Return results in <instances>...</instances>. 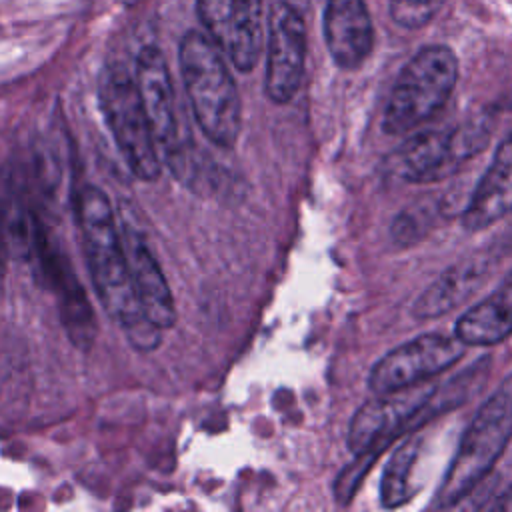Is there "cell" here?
<instances>
[{
	"label": "cell",
	"mask_w": 512,
	"mask_h": 512,
	"mask_svg": "<svg viewBox=\"0 0 512 512\" xmlns=\"http://www.w3.org/2000/svg\"><path fill=\"white\" fill-rule=\"evenodd\" d=\"M76 216L86 264L100 304L124 330L136 350H154L160 344L162 330L140 308L128 254L108 196L98 186H84L76 200Z\"/></svg>",
	"instance_id": "cell-1"
},
{
	"label": "cell",
	"mask_w": 512,
	"mask_h": 512,
	"mask_svg": "<svg viewBox=\"0 0 512 512\" xmlns=\"http://www.w3.org/2000/svg\"><path fill=\"white\" fill-rule=\"evenodd\" d=\"M184 88L202 134L230 148L242 128V102L220 48L202 32L190 30L178 50Z\"/></svg>",
	"instance_id": "cell-2"
},
{
	"label": "cell",
	"mask_w": 512,
	"mask_h": 512,
	"mask_svg": "<svg viewBox=\"0 0 512 512\" xmlns=\"http://www.w3.org/2000/svg\"><path fill=\"white\" fill-rule=\"evenodd\" d=\"M512 440V374L480 406L436 490L432 508L464 500L492 470Z\"/></svg>",
	"instance_id": "cell-3"
},
{
	"label": "cell",
	"mask_w": 512,
	"mask_h": 512,
	"mask_svg": "<svg viewBox=\"0 0 512 512\" xmlns=\"http://www.w3.org/2000/svg\"><path fill=\"white\" fill-rule=\"evenodd\" d=\"M458 80V58L442 44L418 50L398 74L384 108L382 128L404 134L430 120L448 102Z\"/></svg>",
	"instance_id": "cell-4"
},
{
	"label": "cell",
	"mask_w": 512,
	"mask_h": 512,
	"mask_svg": "<svg viewBox=\"0 0 512 512\" xmlns=\"http://www.w3.org/2000/svg\"><path fill=\"white\" fill-rule=\"evenodd\" d=\"M98 100L116 146L132 174L146 182L156 180L162 172V158L134 74L122 66L102 70Z\"/></svg>",
	"instance_id": "cell-5"
},
{
	"label": "cell",
	"mask_w": 512,
	"mask_h": 512,
	"mask_svg": "<svg viewBox=\"0 0 512 512\" xmlns=\"http://www.w3.org/2000/svg\"><path fill=\"white\" fill-rule=\"evenodd\" d=\"M490 128L482 120L456 128L428 130L406 140L390 158L392 170L406 182L430 184L454 174L486 148Z\"/></svg>",
	"instance_id": "cell-6"
},
{
	"label": "cell",
	"mask_w": 512,
	"mask_h": 512,
	"mask_svg": "<svg viewBox=\"0 0 512 512\" xmlns=\"http://www.w3.org/2000/svg\"><path fill=\"white\" fill-rule=\"evenodd\" d=\"M134 80L162 162H166L178 178H186L192 170L190 142H186L180 132L170 70L164 54L156 46H144L138 52Z\"/></svg>",
	"instance_id": "cell-7"
},
{
	"label": "cell",
	"mask_w": 512,
	"mask_h": 512,
	"mask_svg": "<svg viewBox=\"0 0 512 512\" xmlns=\"http://www.w3.org/2000/svg\"><path fill=\"white\" fill-rule=\"evenodd\" d=\"M464 350L466 344L456 334H422L382 356L370 370L368 386L374 394H390L428 382L456 364Z\"/></svg>",
	"instance_id": "cell-8"
},
{
	"label": "cell",
	"mask_w": 512,
	"mask_h": 512,
	"mask_svg": "<svg viewBox=\"0 0 512 512\" xmlns=\"http://www.w3.org/2000/svg\"><path fill=\"white\" fill-rule=\"evenodd\" d=\"M306 62V26L300 12L276 2L268 14L264 90L276 104H286L300 88Z\"/></svg>",
	"instance_id": "cell-9"
},
{
	"label": "cell",
	"mask_w": 512,
	"mask_h": 512,
	"mask_svg": "<svg viewBox=\"0 0 512 512\" xmlns=\"http://www.w3.org/2000/svg\"><path fill=\"white\" fill-rule=\"evenodd\" d=\"M198 16L220 52L250 72L262 52L260 12L254 0H198Z\"/></svg>",
	"instance_id": "cell-10"
},
{
	"label": "cell",
	"mask_w": 512,
	"mask_h": 512,
	"mask_svg": "<svg viewBox=\"0 0 512 512\" xmlns=\"http://www.w3.org/2000/svg\"><path fill=\"white\" fill-rule=\"evenodd\" d=\"M34 260L40 268L44 282L54 286L58 294L60 318L68 332V338L78 348L88 350L96 338V318L74 270L50 238L44 240Z\"/></svg>",
	"instance_id": "cell-11"
},
{
	"label": "cell",
	"mask_w": 512,
	"mask_h": 512,
	"mask_svg": "<svg viewBox=\"0 0 512 512\" xmlns=\"http://www.w3.org/2000/svg\"><path fill=\"white\" fill-rule=\"evenodd\" d=\"M324 40L340 68H358L370 56L374 44V26L364 0H328Z\"/></svg>",
	"instance_id": "cell-12"
},
{
	"label": "cell",
	"mask_w": 512,
	"mask_h": 512,
	"mask_svg": "<svg viewBox=\"0 0 512 512\" xmlns=\"http://www.w3.org/2000/svg\"><path fill=\"white\" fill-rule=\"evenodd\" d=\"M122 240L130 262L136 298L140 302L142 312L160 330L172 328L176 322V306L158 260L154 258L146 242L132 228L124 230Z\"/></svg>",
	"instance_id": "cell-13"
},
{
	"label": "cell",
	"mask_w": 512,
	"mask_h": 512,
	"mask_svg": "<svg viewBox=\"0 0 512 512\" xmlns=\"http://www.w3.org/2000/svg\"><path fill=\"white\" fill-rule=\"evenodd\" d=\"M512 210V134H508L488 170L474 188L464 214L462 226L468 232H480Z\"/></svg>",
	"instance_id": "cell-14"
},
{
	"label": "cell",
	"mask_w": 512,
	"mask_h": 512,
	"mask_svg": "<svg viewBox=\"0 0 512 512\" xmlns=\"http://www.w3.org/2000/svg\"><path fill=\"white\" fill-rule=\"evenodd\" d=\"M490 262L484 258H468L444 270L416 300L412 314L420 320L438 318L464 300H468L476 288L488 278Z\"/></svg>",
	"instance_id": "cell-15"
},
{
	"label": "cell",
	"mask_w": 512,
	"mask_h": 512,
	"mask_svg": "<svg viewBox=\"0 0 512 512\" xmlns=\"http://www.w3.org/2000/svg\"><path fill=\"white\" fill-rule=\"evenodd\" d=\"M0 232L18 258L34 260L46 234L38 216L28 204L20 180L10 172H0Z\"/></svg>",
	"instance_id": "cell-16"
},
{
	"label": "cell",
	"mask_w": 512,
	"mask_h": 512,
	"mask_svg": "<svg viewBox=\"0 0 512 512\" xmlns=\"http://www.w3.org/2000/svg\"><path fill=\"white\" fill-rule=\"evenodd\" d=\"M512 332V274L480 304L468 308L456 322L454 334L466 346H494Z\"/></svg>",
	"instance_id": "cell-17"
},
{
	"label": "cell",
	"mask_w": 512,
	"mask_h": 512,
	"mask_svg": "<svg viewBox=\"0 0 512 512\" xmlns=\"http://www.w3.org/2000/svg\"><path fill=\"white\" fill-rule=\"evenodd\" d=\"M420 444V438L412 434L390 456L380 482V502L384 508H398L412 498V474Z\"/></svg>",
	"instance_id": "cell-18"
},
{
	"label": "cell",
	"mask_w": 512,
	"mask_h": 512,
	"mask_svg": "<svg viewBox=\"0 0 512 512\" xmlns=\"http://www.w3.org/2000/svg\"><path fill=\"white\" fill-rule=\"evenodd\" d=\"M446 0H388L390 16L404 28H420L428 24Z\"/></svg>",
	"instance_id": "cell-19"
},
{
	"label": "cell",
	"mask_w": 512,
	"mask_h": 512,
	"mask_svg": "<svg viewBox=\"0 0 512 512\" xmlns=\"http://www.w3.org/2000/svg\"><path fill=\"white\" fill-rule=\"evenodd\" d=\"M432 206H412L406 212L398 214L392 224V236L398 244L414 242L422 236L432 222Z\"/></svg>",
	"instance_id": "cell-20"
}]
</instances>
